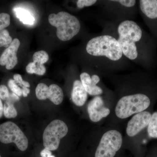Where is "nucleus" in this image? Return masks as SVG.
Masks as SVG:
<instances>
[{
  "label": "nucleus",
  "mask_w": 157,
  "mask_h": 157,
  "mask_svg": "<svg viewBox=\"0 0 157 157\" xmlns=\"http://www.w3.org/2000/svg\"><path fill=\"white\" fill-rule=\"evenodd\" d=\"M9 90L4 85L0 86V98L3 101H6L9 97Z\"/></svg>",
  "instance_id": "obj_26"
},
{
  "label": "nucleus",
  "mask_w": 157,
  "mask_h": 157,
  "mask_svg": "<svg viewBox=\"0 0 157 157\" xmlns=\"http://www.w3.org/2000/svg\"><path fill=\"white\" fill-rule=\"evenodd\" d=\"M48 20L51 25L56 28L57 36L64 42L71 40L81 30V23L79 20L66 11H60L57 14H51Z\"/></svg>",
  "instance_id": "obj_3"
},
{
  "label": "nucleus",
  "mask_w": 157,
  "mask_h": 157,
  "mask_svg": "<svg viewBox=\"0 0 157 157\" xmlns=\"http://www.w3.org/2000/svg\"><path fill=\"white\" fill-rule=\"evenodd\" d=\"M8 85L13 93L17 95L18 97H21L22 95V91L20 87L17 85L14 79H9Z\"/></svg>",
  "instance_id": "obj_24"
},
{
  "label": "nucleus",
  "mask_w": 157,
  "mask_h": 157,
  "mask_svg": "<svg viewBox=\"0 0 157 157\" xmlns=\"http://www.w3.org/2000/svg\"><path fill=\"white\" fill-rule=\"evenodd\" d=\"M14 80L16 82L17 84L21 86V87H26L29 88L30 87V85L28 82L24 81L23 80L22 77L19 74H14L13 76Z\"/></svg>",
  "instance_id": "obj_25"
},
{
  "label": "nucleus",
  "mask_w": 157,
  "mask_h": 157,
  "mask_svg": "<svg viewBox=\"0 0 157 157\" xmlns=\"http://www.w3.org/2000/svg\"><path fill=\"white\" fill-rule=\"evenodd\" d=\"M136 0H100L98 6L101 19L118 23L128 20H134L137 13Z\"/></svg>",
  "instance_id": "obj_2"
},
{
  "label": "nucleus",
  "mask_w": 157,
  "mask_h": 157,
  "mask_svg": "<svg viewBox=\"0 0 157 157\" xmlns=\"http://www.w3.org/2000/svg\"><path fill=\"white\" fill-rule=\"evenodd\" d=\"M48 86L45 83H39L36 87V96L39 100H45L48 99Z\"/></svg>",
  "instance_id": "obj_19"
},
{
  "label": "nucleus",
  "mask_w": 157,
  "mask_h": 157,
  "mask_svg": "<svg viewBox=\"0 0 157 157\" xmlns=\"http://www.w3.org/2000/svg\"><path fill=\"white\" fill-rule=\"evenodd\" d=\"M147 126V132L150 137L157 138V112L154 113L151 115Z\"/></svg>",
  "instance_id": "obj_18"
},
{
  "label": "nucleus",
  "mask_w": 157,
  "mask_h": 157,
  "mask_svg": "<svg viewBox=\"0 0 157 157\" xmlns=\"http://www.w3.org/2000/svg\"><path fill=\"white\" fill-rule=\"evenodd\" d=\"M22 91L23 96L24 97H27L30 92V90L28 88L26 87H23L21 89Z\"/></svg>",
  "instance_id": "obj_29"
},
{
  "label": "nucleus",
  "mask_w": 157,
  "mask_h": 157,
  "mask_svg": "<svg viewBox=\"0 0 157 157\" xmlns=\"http://www.w3.org/2000/svg\"><path fill=\"white\" fill-rule=\"evenodd\" d=\"M3 113L7 118H13L17 116V112L14 104L6 101L3 107Z\"/></svg>",
  "instance_id": "obj_17"
},
{
  "label": "nucleus",
  "mask_w": 157,
  "mask_h": 157,
  "mask_svg": "<svg viewBox=\"0 0 157 157\" xmlns=\"http://www.w3.org/2000/svg\"><path fill=\"white\" fill-rule=\"evenodd\" d=\"M68 128L64 122L60 120L52 121L44 130L43 135L44 147L50 151L58 148L61 139L67 134Z\"/></svg>",
  "instance_id": "obj_6"
},
{
  "label": "nucleus",
  "mask_w": 157,
  "mask_h": 157,
  "mask_svg": "<svg viewBox=\"0 0 157 157\" xmlns=\"http://www.w3.org/2000/svg\"><path fill=\"white\" fill-rule=\"evenodd\" d=\"M0 141L8 144L14 143L21 151L28 147V139L17 125L11 121L0 124Z\"/></svg>",
  "instance_id": "obj_5"
},
{
  "label": "nucleus",
  "mask_w": 157,
  "mask_h": 157,
  "mask_svg": "<svg viewBox=\"0 0 157 157\" xmlns=\"http://www.w3.org/2000/svg\"><path fill=\"white\" fill-rule=\"evenodd\" d=\"M12 37L10 36L9 31L5 29L0 32V47L8 48L12 42Z\"/></svg>",
  "instance_id": "obj_21"
},
{
  "label": "nucleus",
  "mask_w": 157,
  "mask_h": 157,
  "mask_svg": "<svg viewBox=\"0 0 157 157\" xmlns=\"http://www.w3.org/2000/svg\"><path fill=\"white\" fill-rule=\"evenodd\" d=\"M3 106L2 99L0 98V118L2 116L3 113Z\"/></svg>",
  "instance_id": "obj_30"
},
{
  "label": "nucleus",
  "mask_w": 157,
  "mask_h": 157,
  "mask_svg": "<svg viewBox=\"0 0 157 157\" xmlns=\"http://www.w3.org/2000/svg\"><path fill=\"white\" fill-rule=\"evenodd\" d=\"M11 22L10 16L6 13H0V32L9 26Z\"/></svg>",
  "instance_id": "obj_22"
},
{
  "label": "nucleus",
  "mask_w": 157,
  "mask_h": 157,
  "mask_svg": "<svg viewBox=\"0 0 157 157\" xmlns=\"http://www.w3.org/2000/svg\"><path fill=\"white\" fill-rule=\"evenodd\" d=\"M87 93L82 86L81 81L76 79L73 82L71 93L72 101L76 106H83L87 99Z\"/></svg>",
  "instance_id": "obj_12"
},
{
  "label": "nucleus",
  "mask_w": 157,
  "mask_h": 157,
  "mask_svg": "<svg viewBox=\"0 0 157 157\" xmlns=\"http://www.w3.org/2000/svg\"><path fill=\"white\" fill-rule=\"evenodd\" d=\"M26 71L29 74H35L42 76L46 72V68L44 65L38 64L34 62H31L26 67Z\"/></svg>",
  "instance_id": "obj_16"
},
{
  "label": "nucleus",
  "mask_w": 157,
  "mask_h": 157,
  "mask_svg": "<svg viewBox=\"0 0 157 157\" xmlns=\"http://www.w3.org/2000/svg\"><path fill=\"white\" fill-rule=\"evenodd\" d=\"M40 155L42 157H48L52 155V152L51 151L45 148L40 152Z\"/></svg>",
  "instance_id": "obj_28"
},
{
  "label": "nucleus",
  "mask_w": 157,
  "mask_h": 157,
  "mask_svg": "<svg viewBox=\"0 0 157 157\" xmlns=\"http://www.w3.org/2000/svg\"><path fill=\"white\" fill-rule=\"evenodd\" d=\"M19 100V97L13 93H11V94H9V98L6 101H9V102H11V103L14 104V103L17 102V101H18Z\"/></svg>",
  "instance_id": "obj_27"
},
{
  "label": "nucleus",
  "mask_w": 157,
  "mask_h": 157,
  "mask_svg": "<svg viewBox=\"0 0 157 157\" xmlns=\"http://www.w3.org/2000/svg\"><path fill=\"white\" fill-rule=\"evenodd\" d=\"M138 6L140 12L147 19H157V0H140Z\"/></svg>",
  "instance_id": "obj_13"
},
{
  "label": "nucleus",
  "mask_w": 157,
  "mask_h": 157,
  "mask_svg": "<svg viewBox=\"0 0 157 157\" xmlns=\"http://www.w3.org/2000/svg\"><path fill=\"white\" fill-rule=\"evenodd\" d=\"M151 104L149 98L141 93H132L122 96L116 106V115L121 119H125L135 113L143 112Z\"/></svg>",
  "instance_id": "obj_4"
},
{
  "label": "nucleus",
  "mask_w": 157,
  "mask_h": 157,
  "mask_svg": "<svg viewBox=\"0 0 157 157\" xmlns=\"http://www.w3.org/2000/svg\"><path fill=\"white\" fill-rule=\"evenodd\" d=\"M98 1V0H78L76 1V6L78 9H82L85 7L97 5Z\"/></svg>",
  "instance_id": "obj_23"
},
{
  "label": "nucleus",
  "mask_w": 157,
  "mask_h": 157,
  "mask_svg": "<svg viewBox=\"0 0 157 157\" xmlns=\"http://www.w3.org/2000/svg\"><path fill=\"white\" fill-rule=\"evenodd\" d=\"M20 45V42L17 38L12 40L11 44L6 48L0 57V65L6 66V69L11 70L17 64V50Z\"/></svg>",
  "instance_id": "obj_11"
},
{
  "label": "nucleus",
  "mask_w": 157,
  "mask_h": 157,
  "mask_svg": "<svg viewBox=\"0 0 157 157\" xmlns=\"http://www.w3.org/2000/svg\"><path fill=\"white\" fill-rule=\"evenodd\" d=\"M99 74L100 73L95 70L92 75L86 72L80 74V81L86 92L90 95L100 96L104 93V90L98 85L101 79Z\"/></svg>",
  "instance_id": "obj_8"
},
{
  "label": "nucleus",
  "mask_w": 157,
  "mask_h": 157,
  "mask_svg": "<svg viewBox=\"0 0 157 157\" xmlns=\"http://www.w3.org/2000/svg\"><path fill=\"white\" fill-rule=\"evenodd\" d=\"M122 137L116 130L104 133L97 147L95 157H113L122 144Z\"/></svg>",
  "instance_id": "obj_7"
},
{
  "label": "nucleus",
  "mask_w": 157,
  "mask_h": 157,
  "mask_svg": "<svg viewBox=\"0 0 157 157\" xmlns=\"http://www.w3.org/2000/svg\"><path fill=\"white\" fill-rule=\"evenodd\" d=\"M85 51L90 68L100 74L133 68V63L124 56L117 39L103 31L88 40Z\"/></svg>",
  "instance_id": "obj_1"
},
{
  "label": "nucleus",
  "mask_w": 157,
  "mask_h": 157,
  "mask_svg": "<svg viewBox=\"0 0 157 157\" xmlns=\"http://www.w3.org/2000/svg\"><path fill=\"white\" fill-rule=\"evenodd\" d=\"M0 157H1V155H0Z\"/></svg>",
  "instance_id": "obj_32"
},
{
  "label": "nucleus",
  "mask_w": 157,
  "mask_h": 157,
  "mask_svg": "<svg viewBox=\"0 0 157 157\" xmlns=\"http://www.w3.org/2000/svg\"><path fill=\"white\" fill-rule=\"evenodd\" d=\"M151 117V113L148 111H144L135 114L128 123L127 134L130 137L137 135L148 126Z\"/></svg>",
  "instance_id": "obj_9"
},
{
  "label": "nucleus",
  "mask_w": 157,
  "mask_h": 157,
  "mask_svg": "<svg viewBox=\"0 0 157 157\" xmlns=\"http://www.w3.org/2000/svg\"><path fill=\"white\" fill-rule=\"evenodd\" d=\"M14 11L17 18L25 24L32 25L35 21V18L30 12L22 9H15Z\"/></svg>",
  "instance_id": "obj_15"
},
{
  "label": "nucleus",
  "mask_w": 157,
  "mask_h": 157,
  "mask_svg": "<svg viewBox=\"0 0 157 157\" xmlns=\"http://www.w3.org/2000/svg\"><path fill=\"white\" fill-rule=\"evenodd\" d=\"M64 94L61 88L56 84L48 86V99L56 105H59L63 100Z\"/></svg>",
  "instance_id": "obj_14"
},
{
  "label": "nucleus",
  "mask_w": 157,
  "mask_h": 157,
  "mask_svg": "<svg viewBox=\"0 0 157 157\" xmlns=\"http://www.w3.org/2000/svg\"><path fill=\"white\" fill-rule=\"evenodd\" d=\"M87 111L90 119L94 122L99 121L110 113V110L105 107L104 100L100 96H96L90 101Z\"/></svg>",
  "instance_id": "obj_10"
},
{
  "label": "nucleus",
  "mask_w": 157,
  "mask_h": 157,
  "mask_svg": "<svg viewBox=\"0 0 157 157\" xmlns=\"http://www.w3.org/2000/svg\"><path fill=\"white\" fill-rule=\"evenodd\" d=\"M49 59L48 53L45 51L41 50L36 52L33 56V60L34 63L38 64L44 65Z\"/></svg>",
  "instance_id": "obj_20"
},
{
  "label": "nucleus",
  "mask_w": 157,
  "mask_h": 157,
  "mask_svg": "<svg viewBox=\"0 0 157 157\" xmlns=\"http://www.w3.org/2000/svg\"><path fill=\"white\" fill-rule=\"evenodd\" d=\"M48 157H55V156L52 155H51L50 156Z\"/></svg>",
  "instance_id": "obj_31"
}]
</instances>
